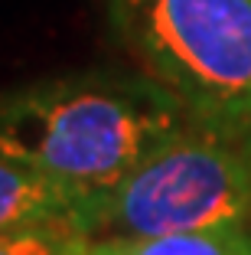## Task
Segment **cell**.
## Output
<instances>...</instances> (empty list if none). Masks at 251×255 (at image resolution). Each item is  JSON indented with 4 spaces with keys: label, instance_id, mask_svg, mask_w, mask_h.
Instances as JSON below:
<instances>
[{
    "label": "cell",
    "instance_id": "cell-5",
    "mask_svg": "<svg viewBox=\"0 0 251 255\" xmlns=\"http://www.w3.org/2000/svg\"><path fill=\"white\" fill-rule=\"evenodd\" d=\"M69 255H251V223L199 233L141 236V239H118V236L95 239L72 233Z\"/></svg>",
    "mask_w": 251,
    "mask_h": 255
},
{
    "label": "cell",
    "instance_id": "cell-3",
    "mask_svg": "<svg viewBox=\"0 0 251 255\" xmlns=\"http://www.w3.org/2000/svg\"><path fill=\"white\" fill-rule=\"evenodd\" d=\"M251 223V141L186 121L111 190L91 196L79 236H170Z\"/></svg>",
    "mask_w": 251,
    "mask_h": 255
},
{
    "label": "cell",
    "instance_id": "cell-2",
    "mask_svg": "<svg viewBox=\"0 0 251 255\" xmlns=\"http://www.w3.org/2000/svg\"><path fill=\"white\" fill-rule=\"evenodd\" d=\"M137 69L196 121L251 141V0H101Z\"/></svg>",
    "mask_w": 251,
    "mask_h": 255
},
{
    "label": "cell",
    "instance_id": "cell-4",
    "mask_svg": "<svg viewBox=\"0 0 251 255\" xmlns=\"http://www.w3.org/2000/svg\"><path fill=\"white\" fill-rule=\"evenodd\" d=\"M88 196L36 167L0 154V236L26 229L79 233Z\"/></svg>",
    "mask_w": 251,
    "mask_h": 255
},
{
    "label": "cell",
    "instance_id": "cell-1",
    "mask_svg": "<svg viewBox=\"0 0 251 255\" xmlns=\"http://www.w3.org/2000/svg\"><path fill=\"white\" fill-rule=\"evenodd\" d=\"M192 121L144 72H79L0 92V154L91 196Z\"/></svg>",
    "mask_w": 251,
    "mask_h": 255
},
{
    "label": "cell",
    "instance_id": "cell-6",
    "mask_svg": "<svg viewBox=\"0 0 251 255\" xmlns=\"http://www.w3.org/2000/svg\"><path fill=\"white\" fill-rule=\"evenodd\" d=\"M69 229H26L0 236V255H69Z\"/></svg>",
    "mask_w": 251,
    "mask_h": 255
}]
</instances>
